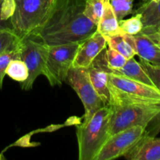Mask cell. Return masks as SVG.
Instances as JSON below:
<instances>
[{
  "mask_svg": "<svg viewBox=\"0 0 160 160\" xmlns=\"http://www.w3.org/2000/svg\"><path fill=\"white\" fill-rule=\"evenodd\" d=\"M86 0H55L43 24L31 35L48 46L81 42L97 31L84 15Z\"/></svg>",
  "mask_w": 160,
  "mask_h": 160,
  "instance_id": "cell-1",
  "label": "cell"
},
{
  "mask_svg": "<svg viewBox=\"0 0 160 160\" xmlns=\"http://www.w3.org/2000/svg\"><path fill=\"white\" fill-rule=\"evenodd\" d=\"M109 90L110 136L134 126L146 128L160 113V100L131 96L110 86Z\"/></svg>",
  "mask_w": 160,
  "mask_h": 160,
  "instance_id": "cell-2",
  "label": "cell"
},
{
  "mask_svg": "<svg viewBox=\"0 0 160 160\" xmlns=\"http://www.w3.org/2000/svg\"><path fill=\"white\" fill-rule=\"evenodd\" d=\"M110 109L104 106L87 122L77 126L79 160H95L109 138V123Z\"/></svg>",
  "mask_w": 160,
  "mask_h": 160,
  "instance_id": "cell-3",
  "label": "cell"
},
{
  "mask_svg": "<svg viewBox=\"0 0 160 160\" xmlns=\"http://www.w3.org/2000/svg\"><path fill=\"white\" fill-rule=\"evenodd\" d=\"M16 9L10 18L14 32L26 37L40 28L46 20L55 0H15Z\"/></svg>",
  "mask_w": 160,
  "mask_h": 160,
  "instance_id": "cell-4",
  "label": "cell"
},
{
  "mask_svg": "<svg viewBox=\"0 0 160 160\" xmlns=\"http://www.w3.org/2000/svg\"><path fill=\"white\" fill-rule=\"evenodd\" d=\"M48 48V45L31 34L21 39L20 59L25 62L28 70V78L21 83L23 90H31L40 75L46 77Z\"/></svg>",
  "mask_w": 160,
  "mask_h": 160,
  "instance_id": "cell-5",
  "label": "cell"
},
{
  "mask_svg": "<svg viewBox=\"0 0 160 160\" xmlns=\"http://www.w3.org/2000/svg\"><path fill=\"white\" fill-rule=\"evenodd\" d=\"M80 42H71L48 48L47 78L52 87L62 86L65 82L70 69L77 54Z\"/></svg>",
  "mask_w": 160,
  "mask_h": 160,
  "instance_id": "cell-6",
  "label": "cell"
},
{
  "mask_svg": "<svg viewBox=\"0 0 160 160\" xmlns=\"http://www.w3.org/2000/svg\"><path fill=\"white\" fill-rule=\"evenodd\" d=\"M65 82L76 92L84 105V122L90 120L97 111L105 106L91 81L87 68L72 67Z\"/></svg>",
  "mask_w": 160,
  "mask_h": 160,
  "instance_id": "cell-7",
  "label": "cell"
},
{
  "mask_svg": "<svg viewBox=\"0 0 160 160\" xmlns=\"http://www.w3.org/2000/svg\"><path fill=\"white\" fill-rule=\"evenodd\" d=\"M145 128L134 126L111 135L95 160H111L124 156L145 134Z\"/></svg>",
  "mask_w": 160,
  "mask_h": 160,
  "instance_id": "cell-8",
  "label": "cell"
},
{
  "mask_svg": "<svg viewBox=\"0 0 160 160\" xmlns=\"http://www.w3.org/2000/svg\"><path fill=\"white\" fill-rule=\"evenodd\" d=\"M87 70L97 94L102 100L105 106L109 107L111 95L109 85V73L111 69L108 66L106 60V48L87 67Z\"/></svg>",
  "mask_w": 160,
  "mask_h": 160,
  "instance_id": "cell-9",
  "label": "cell"
},
{
  "mask_svg": "<svg viewBox=\"0 0 160 160\" xmlns=\"http://www.w3.org/2000/svg\"><path fill=\"white\" fill-rule=\"evenodd\" d=\"M109 85L131 96L160 100V92L156 88L117 74L112 71L109 73Z\"/></svg>",
  "mask_w": 160,
  "mask_h": 160,
  "instance_id": "cell-10",
  "label": "cell"
},
{
  "mask_svg": "<svg viewBox=\"0 0 160 160\" xmlns=\"http://www.w3.org/2000/svg\"><path fill=\"white\" fill-rule=\"evenodd\" d=\"M135 12L141 13L143 23L139 34L148 37L160 48V1L145 0Z\"/></svg>",
  "mask_w": 160,
  "mask_h": 160,
  "instance_id": "cell-11",
  "label": "cell"
},
{
  "mask_svg": "<svg viewBox=\"0 0 160 160\" xmlns=\"http://www.w3.org/2000/svg\"><path fill=\"white\" fill-rule=\"evenodd\" d=\"M106 38L98 31L80 42L73 62V67L87 68L94 59L106 48Z\"/></svg>",
  "mask_w": 160,
  "mask_h": 160,
  "instance_id": "cell-12",
  "label": "cell"
},
{
  "mask_svg": "<svg viewBox=\"0 0 160 160\" xmlns=\"http://www.w3.org/2000/svg\"><path fill=\"white\" fill-rule=\"evenodd\" d=\"M123 157L129 160H160V138L144 134Z\"/></svg>",
  "mask_w": 160,
  "mask_h": 160,
  "instance_id": "cell-13",
  "label": "cell"
},
{
  "mask_svg": "<svg viewBox=\"0 0 160 160\" xmlns=\"http://www.w3.org/2000/svg\"><path fill=\"white\" fill-rule=\"evenodd\" d=\"M135 41L136 55L141 59L152 65L160 67V48L152 41L142 34L134 35Z\"/></svg>",
  "mask_w": 160,
  "mask_h": 160,
  "instance_id": "cell-14",
  "label": "cell"
},
{
  "mask_svg": "<svg viewBox=\"0 0 160 160\" xmlns=\"http://www.w3.org/2000/svg\"><path fill=\"white\" fill-rule=\"evenodd\" d=\"M103 13L97 25V31L105 38L123 34L109 0H103Z\"/></svg>",
  "mask_w": 160,
  "mask_h": 160,
  "instance_id": "cell-15",
  "label": "cell"
},
{
  "mask_svg": "<svg viewBox=\"0 0 160 160\" xmlns=\"http://www.w3.org/2000/svg\"><path fill=\"white\" fill-rule=\"evenodd\" d=\"M111 71L114 73H117V74L124 76L126 78H130V79L134 80V81H137L138 82L147 84V85L156 88L148 75L147 74L143 67H142L140 62L136 61L134 57L128 59L125 65L120 69L113 70H111Z\"/></svg>",
  "mask_w": 160,
  "mask_h": 160,
  "instance_id": "cell-16",
  "label": "cell"
},
{
  "mask_svg": "<svg viewBox=\"0 0 160 160\" xmlns=\"http://www.w3.org/2000/svg\"><path fill=\"white\" fill-rule=\"evenodd\" d=\"M106 39L109 48H112L120 52L127 59H129L136 56L135 50L132 45L127 41L125 34L107 37L106 38Z\"/></svg>",
  "mask_w": 160,
  "mask_h": 160,
  "instance_id": "cell-17",
  "label": "cell"
},
{
  "mask_svg": "<svg viewBox=\"0 0 160 160\" xmlns=\"http://www.w3.org/2000/svg\"><path fill=\"white\" fill-rule=\"evenodd\" d=\"M6 75H8L14 81L22 83L26 81L28 77V67L20 59H12L6 68Z\"/></svg>",
  "mask_w": 160,
  "mask_h": 160,
  "instance_id": "cell-18",
  "label": "cell"
},
{
  "mask_svg": "<svg viewBox=\"0 0 160 160\" xmlns=\"http://www.w3.org/2000/svg\"><path fill=\"white\" fill-rule=\"evenodd\" d=\"M103 0H86L84 15L97 26L103 13Z\"/></svg>",
  "mask_w": 160,
  "mask_h": 160,
  "instance_id": "cell-19",
  "label": "cell"
},
{
  "mask_svg": "<svg viewBox=\"0 0 160 160\" xmlns=\"http://www.w3.org/2000/svg\"><path fill=\"white\" fill-rule=\"evenodd\" d=\"M21 39L13 30H0V55L17 47Z\"/></svg>",
  "mask_w": 160,
  "mask_h": 160,
  "instance_id": "cell-20",
  "label": "cell"
},
{
  "mask_svg": "<svg viewBox=\"0 0 160 160\" xmlns=\"http://www.w3.org/2000/svg\"><path fill=\"white\" fill-rule=\"evenodd\" d=\"M119 25L124 34L130 35H136L142 31L143 23L142 20V15L139 12H135V15L128 20H119Z\"/></svg>",
  "mask_w": 160,
  "mask_h": 160,
  "instance_id": "cell-21",
  "label": "cell"
},
{
  "mask_svg": "<svg viewBox=\"0 0 160 160\" xmlns=\"http://www.w3.org/2000/svg\"><path fill=\"white\" fill-rule=\"evenodd\" d=\"M16 59H20V42L14 48L0 55V89L2 88L3 80L8 65L11 60Z\"/></svg>",
  "mask_w": 160,
  "mask_h": 160,
  "instance_id": "cell-22",
  "label": "cell"
},
{
  "mask_svg": "<svg viewBox=\"0 0 160 160\" xmlns=\"http://www.w3.org/2000/svg\"><path fill=\"white\" fill-rule=\"evenodd\" d=\"M117 20H123L133 12V0H109Z\"/></svg>",
  "mask_w": 160,
  "mask_h": 160,
  "instance_id": "cell-23",
  "label": "cell"
},
{
  "mask_svg": "<svg viewBox=\"0 0 160 160\" xmlns=\"http://www.w3.org/2000/svg\"><path fill=\"white\" fill-rule=\"evenodd\" d=\"M106 60L108 66L111 70H118L123 67L128 59L112 48H106Z\"/></svg>",
  "mask_w": 160,
  "mask_h": 160,
  "instance_id": "cell-24",
  "label": "cell"
},
{
  "mask_svg": "<svg viewBox=\"0 0 160 160\" xmlns=\"http://www.w3.org/2000/svg\"><path fill=\"white\" fill-rule=\"evenodd\" d=\"M146 72L147 74L152 80V83L154 84L155 87L158 89L160 92V67L157 66L152 65V64L148 63L146 61L143 60V59H140V62H139Z\"/></svg>",
  "mask_w": 160,
  "mask_h": 160,
  "instance_id": "cell-25",
  "label": "cell"
},
{
  "mask_svg": "<svg viewBox=\"0 0 160 160\" xmlns=\"http://www.w3.org/2000/svg\"><path fill=\"white\" fill-rule=\"evenodd\" d=\"M16 9L15 0H2L1 2V18L9 20L13 15Z\"/></svg>",
  "mask_w": 160,
  "mask_h": 160,
  "instance_id": "cell-26",
  "label": "cell"
},
{
  "mask_svg": "<svg viewBox=\"0 0 160 160\" xmlns=\"http://www.w3.org/2000/svg\"><path fill=\"white\" fill-rule=\"evenodd\" d=\"M11 29L12 30V24H11L10 20H3L1 18V3H0V30H6Z\"/></svg>",
  "mask_w": 160,
  "mask_h": 160,
  "instance_id": "cell-27",
  "label": "cell"
},
{
  "mask_svg": "<svg viewBox=\"0 0 160 160\" xmlns=\"http://www.w3.org/2000/svg\"><path fill=\"white\" fill-rule=\"evenodd\" d=\"M2 159H6V158L4 157V156H3L2 154H1V153H0V160H2Z\"/></svg>",
  "mask_w": 160,
  "mask_h": 160,
  "instance_id": "cell-28",
  "label": "cell"
},
{
  "mask_svg": "<svg viewBox=\"0 0 160 160\" xmlns=\"http://www.w3.org/2000/svg\"><path fill=\"white\" fill-rule=\"evenodd\" d=\"M152 2H159L160 0H152Z\"/></svg>",
  "mask_w": 160,
  "mask_h": 160,
  "instance_id": "cell-29",
  "label": "cell"
},
{
  "mask_svg": "<svg viewBox=\"0 0 160 160\" xmlns=\"http://www.w3.org/2000/svg\"><path fill=\"white\" fill-rule=\"evenodd\" d=\"M2 2V0H0V3H1Z\"/></svg>",
  "mask_w": 160,
  "mask_h": 160,
  "instance_id": "cell-30",
  "label": "cell"
}]
</instances>
